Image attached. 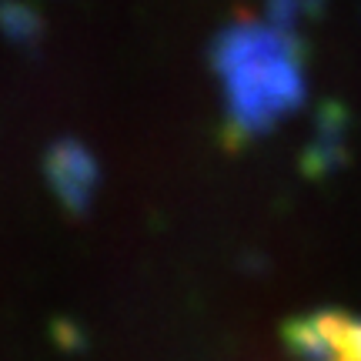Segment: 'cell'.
<instances>
[{"label": "cell", "mask_w": 361, "mask_h": 361, "mask_svg": "<svg viewBox=\"0 0 361 361\" xmlns=\"http://www.w3.org/2000/svg\"><path fill=\"white\" fill-rule=\"evenodd\" d=\"M298 4H301L305 17H318V13H322V4H324V0H298Z\"/></svg>", "instance_id": "52a82bcc"}, {"label": "cell", "mask_w": 361, "mask_h": 361, "mask_svg": "<svg viewBox=\"0 0 361 361\" xmlns=\"http://www.w3.org/2000/svg\"><path fill=\"white\" fill-rule=\"evenodd\" d=\"M281 335L298 361H361V318L341 311L291 318Z\"/></svg>", "instance_id": "7a4b0ae2"}, {"label": "cell", "mask_w": 361, "mask_h": 361, "mask_svg": "<svg viewBox=\"0 0 361 361\" xmlns=\"http://www.w3.org/2000/svg\"><path fill=\"white\" fill-rule=\"evenodd\" d=\"M0 34L20 51H34L44 37V17L27 0H0Z\"/></svg>", "instance_id": "5b68a950"}, {"label": "cell", "mask_w": 361, "mask_h": 361, "mask_svg": "<svg viewBox=\"0 0 361 361\" xmlns=\"http://www.w3.org/2000/svg\"><path fill=\"white\" fill-rule=\"evenodd\" d=\"M345 161H348V111L331 101L318 111L314 134L301 154V171L311 180H322L345 168Z\"/></svg>", "instance_id": "277c9868"}, {"label": "cell", "mask_w": 361, "mask_h": 361, "mask_svg": "<svg viewBox=\"0 0 361 361\" xmlns=\"http://www.w3.org/2000/svg\"><path fill=\"white\" fill-rule=\"evenodd\" d=\"M54 335H57V341H61L64 348H78L80 345V328L71 322H57L54 324Z\"/></svg>", "instance_id": "8992f818"}, {"label": "cell", "mask_w": 361, "mask_h": 361, "mask_svg": "<svg viewBox=\"0 0 361 361\" xmlns=\"http://www.w3.org/2000/svg\"><path fill=\"white\" fill-rule=\"evenodd\" d=\"M44 174L54 197L71 214H87L101 188V164L87 144H80L78 137H57L44 154Z\"/></svg>", "instance_id": "3957f363"}, {"label": "cell", "mask_w": 361, "mask_h": 361, "mask_svg": "<svg viewBox=\"0 0 361 361\" xmlns=\"http://www.w3.org/2000/svg\"><path fill=\"white\" fill-rule=\"evenodd\" d=\"M301 37L278 27L241 20L214 40V71L224 84V130L238 144L264 137L305 104Z\"/></svg>", "instance_id": "6da1fadb"}]
</instances>
